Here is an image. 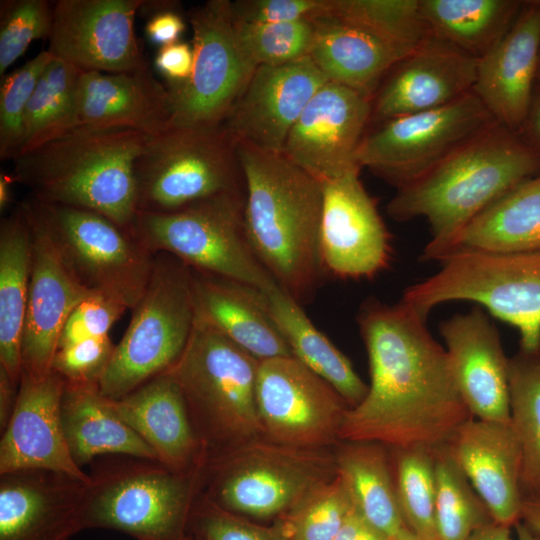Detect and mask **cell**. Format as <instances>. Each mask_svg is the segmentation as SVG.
<instances>
[{
  "label": "cell",
  "mask_w": 540,
  "mask_h": 540,
  "mask_svg": "<svg viewBox=\"0 0 540 540\" xmlns=\"http://www.w3.org/2000/svg\"><path fill=\"white\" fill-rule=\"evenodd\" d=\"M256 406L264 437L306 448L338 445L350 408L328 382L293 356L260 361Z\"/></svg>",
  "instance_id": "9a60e30c"
},
{
  "label": "cell",
  "mask_w": 540,
  "mask_h": 540,
  "mask_svg": "<svg viewBox=\"0 0 540 540\" xmlns=\"http://www.w3.org/2000/svg\"><path fill=\"white\" fill-rule=\"evenodd\" d=\"M76 109L77 127L127 128L152 136L173 125L170 92L147 63L120 73L82 71Z\"/></svg>",
  "instance_id": "4316f807"
},
{
  "label": "cell",
  "mask_w": 540,
  "mask_h": 540,
  "mask_svg": "<svg viewBox=\"0 0 540 540\" xmlns=\"http://www.w3.org/2000/svg\"><path fill=\"white\" fill-rule=\"evenodd\" d=\"M33 227L21 202L0 225V367L15 384L22 375V336L29 294Z\"/></svg>",
  "instance_id": "d6a6232c"
},
{
  "label": "cell",
  "mask_w": 540,
  "mask_h": 540,
  "mask_svg": "<svg viewBox=\"0 0 540 540\" xmlns=\"http://www.w3.org/2000/svg\"><path fill=\"white\" fill-rule=\"evenodd\" d=\"M326 0H238L231 1L234 21L283 23L312 20L323 14Z\"/></svg>",
  "instance_id": "681fc988"
},
{
  "label": "cell",
  "mask_w": 540,
  "mask_h": 540,
  "mask_svg": "<svg viewBox=\"0 0 540 540\" xmlns=\"http://www.w3.org/2000/svg\"><path fill=\"white\" fill-rule=\"evenodd\" d=\"M540 250V172L523 181L446 242L426 245L421 259L442 262L464 253Z\"/></svg>",
  "instance_id": "f546056e"
},
{
  "label": "cell",
  "mask_w": 540,
  "mask_h": 540,
  "mask_svg": "<svg viewBox=\"0 0 540 540\" xmlns=\"http://www.w3.org/2000/svg\"><path fill=\"white\" fill-rule=\"evenodd\" d=\"M371 116V99L328 81L293 125L282 154L322 184L361 170L356 156Z\"/></svg>",
  "instance_id": "e0dca14e"
},
{
  "label": "cell",
  "mask_w": 540,
  "mask_h": 540,
  "mask_svg": "<svg viewBox=\"0 0 540 540\" xmlns=\"http://www.w3.org/2000/svg\"><path fill=\"white\" fill-rule=\"evenodd\" d=\"M60 415L71 456L82 469L106 454L158 461L156 453L118 415L98 384L65 382Z\"/></svg>",
  "instance_id": "1f68e13d"
},
{
  "label": "cell",
  "mask_w": 540,
  "mask_h": 540,
  "mask_svg": "<svg viewBox=\"0 0 540 540\" xmlns=\"http://www.w3.org/2000/svg\"><path fill=\"white\" fill-rule=\"evenodd\" d=\"M115 346L107 335L60 347L54 355L52 370L67 383L99 385Z\"/></svg>",
  "instance_id": "7dc6e473"
},
{
  "label": "cell",
  "mask_w": 540,
  "mask_h": 540,
  "mask_svg": "<svg viewBox=\"0 0 540 540\" xmlns=\"http://www.w3.org/2000/svg\"><path fill=\"white\" fill-rule=\"evenodd\" d=\"M259 363L195 320L185 349L167 370L182 391L206 463L263 436L256 406Z\"/></svg>",
  "instance_id": "5b68a950"
},
{
  "label": "cell",
  "mask_w": 540,
  "mask_h": 540,
  "mask_svg": "<svg viewBox=\"0 0 540 540\" xmlns=\"http://www.w3.org/2000/svg\"><path fill=\"white\" fill-rule=\"evenodd\" d=\"M396 540H423V539L418 537L416 534H414L411 530H409L406 527L399 533V535L396 537Z\"/></svg>",
  "instance_id": "94428289"
},
{
  "label": "cell",
  "mask_w": 540,
  "mask_h": 540,
  "mask_svg": "<svg viewBox=\"0 0 540 540\" xmlns=\"http://www.w3.org/2000/svg\"><path fill=\"white\" fill-rule=\"evenodd\" d=\"M18 386L8 373L0 367V430L6 428L15 408Z\"/></svg>",
  "instance_id": "11a10c76"
},
{
  "label": "cell",
  "mask_w": 540,
  "mask_h": 540,
  "mask_svg": "<svg viewBox=\"0 0 540 540\" xmlns=\"http://www.w3.org/2000/svg\"><path fill=\"white\" fill-rule=\"evenodd\" d=\"M537 82H540V55H539L538 68H537Z\"/></svg>",
  "instance_id": "6125c7cd"
},
{
  "label": "cell",
  "mask_w": 540,
  "mask_h": 540,
  "mask_svg": "<svg viewBox=\"0 0 540 540\" xmlns=\"http://www.w3.org/2000/svg\"><path fill=\"white\" fill-rule=\"evenodd\" d=\"M163 4L160 8L153 9L154 12L145 26L147 38L159 48L178 42L186 27L181 15Z\"/></svg>",
  "instance_id": "816d5d0a"
},
{
  "label": "cell",
  "mask_w": 540,
  "mask_h": 540,
  "mask_svg": "<svg viewBox=\"0 0 540 540\" xmlns=\"http://www.w3.org/2000/svg\"><path fill=\"white\" fill-rule=\"evenodd\" d=\"M323 14L367 29L404 57L432 37L421 15L419 0H327Z\"/></svg>",
  "instance_id": "f35d334b"
},
{
  "label": "cell",
  "mask_w": 540,
  "mask_h": 540,
  "mask_svg": "<svg viewBox=\"0 0 540 540\" xmlns=\"http://www.w3.org/2000/svg\"><path fill=\"white\" fill-rule=\"evenodd\" d=\"M354 504L337 475L274 521L284 540H334Z\"/></svg>",
  "instance_id": "b9f144b4"
},
{
  "label": "cell",
  "mask_w": 540,
  "mask_h": 540,
  "mask_svg": "<svg viewBox=\"0 0 540 540\" xmlns=\"http://www.w3.org/2000/svg\"><path fill=\"white\" fill-rule=\"evenodd\" d=\"M138 213L165 214L245 194L237 143L222 125H171L149 139L135 164Z\"/></svg>",
  "instance_id": "ba28073f"
},
{
  "label": "cell",
  "mask_w": 540,
  "mask_h": 540,
  "mask_svg": "<svg viewBox=\"0 0 540 540\" xmlns=\"http://www.w3.org/2000/svg\"><path fill=\"white\" fill-rule=\"evenodd\" d=\"M521 521L540 536V495L523 496Z\"/></svg>",
  "instance_id": "9f6ffc18"
},
{
  "label": "cell",
  "mask_w": 540,
  "mask_h": 540,
  "mask_svg": "<svg viewBox=\"0 0 540 540\" xmlns=\"http://www.w3.org/2000/svg\"><path fill=\"white\" fill-rule=\"evenodd\" d=\"M335 451L338 476L357 511L396 538L406 525L397 501L390 448L376 442L341 441Z\"/></svg>",
  "instance_id": "e575fe53"
},
{
  "label": "cell",
  "mask_w": 540,
  "mask_h": 540,
  "mask_svg": "<svg viewBox=\"0 0 540 540\" xmlns=\"http://www.w3.org/2000/svg\"><path fill=\"white\" fill-rule=\"evenodd\" d=\"M271 316L291 354L328 382L349 407L359 404L368 391L350 360L315 325L279 286L265 293Z\"/></svg>",
  "instance_id": "836d02e7"
},
{
  "label": "cell",
  "mask_w": 540,
  "mask_h": 540,
  "mask_svg": "<svg viewBox=\"0 0 540 540\" xmlns=\"http://www.w3.org/2000/svg\"><path fill=\"white\" fill-rule=\"evenodd\" d=\"M81 72L66 61L51 59L28 102L18 156L77 127L76 96Z\"/></svg>",
  "instance_id": "74e56055"
},
{
  "label": "cell",
  "mask_w": 540,
  "mask_h": 540,
  "mask_svg": "<svg viewBox=\"0 0 540 540\" xmlns=\"http://www.w3.org/2000/svg\"><path fill=\"white\" fill-rule=\"evenodd\" d=\"M427 316L403 301L368 299L357 323L369 362L363 400L347 410L340 441L391 449H436L473 416L458 391L446 349Z\"/></svg>",
  "instance_id": "6da1fadb"
},
{
  "label": "cell",
  "mask_w": 540,
  "mask_h": 540,
  "mask_svg": "<svg viewBox=\"0 0 540 540\" xmlns=\"http://www.w3.org/2000/svg\"><path fill=\"white\" fill-rule=\"evenodd\" d=\"M0 75L37 39L49 38L52 8L46 0H5L0 10Z\"/></svg>",
  "instance_id": "f6af8a7d"
},
{
  "label": "cell",
  "mask_w": 540,
  "mask_h": 540,
  "mask_svg": "<svg viewBox=\"0 0 540 540\" xmlns=\"http://www.w3.org/2000/svg\"><path fill=\"white\" fill-rule=\"evenodd\" d=\"M518 134L540 151V82L535 85L528 115Z\"/></svg>",
  "instance_id": "db71d44e"
},
{
  "label": "cell",
  "mask_w": 540,
  "mask_h": 540,
  "mask_svg": "<svg viewBox=\"0 0 540 540\" xmlns=\"http://www.w3.org/2000/svg\"><path fill=\"white\" fill-rule=\"evenodd\" d=\"M143 0H58L47 51L82 71L120 73L147 62L134 21Z\"/></svg>",
  "instance_id": "2e32d148"
},
{
  "label": "cell",
  "mask_w": 540,
  "mask_h": 540,
  "mask_svg": "<svg viewBox=\"0 0 540 540\" xmlns=\"http://www.w3.org/2000/svg\"><path fill=\"white\" fill-rule=\"evenodd\" d=\"M148 139L133 129L78 126L18 156L11 174L40 201L99 213L130 232L135 164Z\"/></svg>",
  "instance_id": "3957f363"
},
{
  "label": "cell",
  "mask_w": 540,
  "mask_h": 540,
  "mask_svg": "<svg viewBox=\"0 0 540 540\" xmlns=\"http://www.w3.org/2000/svg\"><path fill=\"white\" fill-rule=\"evenodd\" d=\"M539 172L540 151L497 123L398 188L387 213L398 222L424 217L432 235L427 245H439Z\"/></svg>",
  "instance_id": "277c9868"
},
{
  "label": "cell",
  "mask_w": 540,
  "mask_h": 540,
  "mask_svg": "<svg viewBox=\"0 0 540 540\" xmlns=\"http://www.w3.org/2000/svg\"><path fill=\"white\" fill-rule=\"evenodd\" d=\"M397 501L406 527L423 540H439L435 522L434 449H391Z\"/></svg>",
  "instance_id": "60d3db41"
},
{
  "label": "cell",
  "mask_w": 540,
  "mask_h": 540,
  "mask_svg": "<svg viewBox=\"0 0 540 540\" xmlns=\"http://www.w3.org/2000/svg\"><path fill=\"white\" fill-rule=\"evenodd\" d=\"M360 169L322 184L320 253L327 275L370 279L390 265L391 235Z\"/></svg>",
  "instance_id": "ac0fdd59"
},
{
  "label": "cell",
  "mask_w": 540,
  "mask_h": 540,
  "mask_svg": "<svg viewBox=\"0 0 540 540\" xmlns=\"http://www.w3.org/2000/svg\"><path fill=\"white\" fill-rule=\"evenodd\" d=\"M511 529L494 521L475 531L467 540H514Z\"/></svg>",
  "instance_id": "6f0895ef"
},
{
  "label": "cell",
  "mask_w": 540,
  "mask_h": 540,
  "mask_svg": "<svg viewBox=\"0 0 540 540\" xmlns=\"http://www.w3.org/2000/svg\"><path fill=\"white\" fill-rule=\"evenodd\" d=\"M326 82L309 56L258 66L221 125L237 144L282 154L293 125Z\"/></svg>",
  "instance_id": "d6986e66"
},
{
  "label": "cell",
  "mask_w": 540,
  "mask_h": 540,
  "mask_svg": "<svg viewBox=\"0 0 540 540\" xmlns=\"http://www.w3.org/2000/svg\"><path fill=\"white\" fill-rule=\"evenodd\" d=\"M89 483L47 470L1 474L0 540H70L84 530Z\"/></svg>",
  "instance_id": "7402d4cb"
},
{
  "label": "cell",
  "mask_w": 540,
  "mask_h": 540,
  "mask_svg": "<svg viewBox=\"0 0 540 540\" xmlns=\"http://www.w3.org/2000/svg\"><path fill=\"white\" fill-rule=\"evenodd\" d=\"M111 401L118 415L152 448L160 463L180 473L205 468V454L184 396L168 371Z\"/></svg>",
  "instance_id": "83f0119b"
},
{
  "label": "cell",
  "mask_w": 540,
  "mask_h": 540,
  "mask_svg": "<svg viewBox=\"0 0 540 540\" xmlns=\"http://www.w3.org/2000/svg\"><path fill=\"white\" fill-rule=\"evenodd\" d=\"M434 461L438 539L467 540L494 520L446 445L434 449Z\"/></svg>",
  "instance_id": "ab89813d"
},
{
  "label": "cell",
  "mask_w": 540,
  "mask_h": 540,
  "mask_svg": "<svg viewBox=\"0 0 540 540\" xmlns=\"http://www.w3.org/2000/svg\"><path fill=\"white\" fill-rule=\"evenodd\" d=\"M126 310V307L106 296L90 294L67 318L57 349L85 339L109 335L114 323Z\"/></svg>",
  "instance_id": "c3c4849f"
},
{
  "label": "cell",
  "mask_w": 540,
  "mask_h": 540,
  "mask_svg": "<svg viewBox=\"0 0 540 540\" xmlns=\"http://www.w3.org/2000/svg\"><path fill=\"white\" fill-rule=\"evenodd\" d=\"M309 53L329 82L373 99L390 69L404 56L367 29L331 14L312 19Z\"/></svg>",
  "instance_id": "4dcf8cb0"
},
{
  "label": "cell",
  "mask_w": 540,
  "mask_h": 540,
  "mask_svg": "<svg viewBox=\"0 0 540 540\" xmlns=\"http://www.w3.org/2000/svg\"><path fill=\"white\" fill-rule=\"evenodd\" d=\"M540 0L524 1L502 39L478 60L474 94L496 122L519 133L537 83Z\"/></svg>",
  "instance_id": "484cf974"
},
{
  "label": "cell",
  "mask_w": 540,
  "mask_h": 540,
  "mask_svg": "<svg viewBox=\"0 0 540 540\" xmlns=\"http://www.w3.org/2000/svg\"><path fill=\"white\" fill-rule=\"evenodd\" d=\"M245 194H230L165 214L138 213L130 230L151 253H168L191 269L266 293L278 286L247 234Z\"/></svg>",
  "instance_id": "30bf717a"
},
{
  "label": "cell",
  "mask_w": 540,
  "mask_h": 540,
  "mask_svg": "<svg viewBox=\"0 0 540 540\" xmlns=\"http://www.w3.org/2000/svg\"><path fill=\"white\" fill-rule=\"evenodd\" d=\"M517 540H540V536L530 529L525 523L520 521L515 526Z\"/></svg>",
  "instance_id": "91938a15"
},
{
  "label": "cell",
  "mask_w": 540,
  "mask_h": 540,
  "mask_svg": "<svg viewBox=\"0 0 540 540\" xmlns=\"http://www.w3.org/2000/svg\"><path fill=\"white\" fill-rule=\"evenodd\" d=\"M27 209L33 227V250L21 347L22 373L41 378L52 371L67 318L92 292L69 272L28 206Z\"/></svg>",
  "instance_id": "d4e9b609"
},
{
  "label": "cell",
  "mask_w": 540,
  "mask_h": 540,
  "mask_svg": "<svg viewBox=\"0 0 540 540\" xmlns=\"http://www.w3.org/2000/svg\"><path fill=\"white\" fill-rule=\"evenodd\" d=\"M53 56L46 50L9 74L0 89V158L15 159L24 136V117L36 84Z\"/></svg>",
  "instance_id": "ee69618b"
},
{
  "label": "cell",
  "mask_w": 540,
  "mask_h": 540,
  "mask_svg": "<svg viewBox=\"0 0 540 540\" xmlns=\"http://www.w3.org/2000/svg\"><path fill=\"white\" fill-rule=\"evenodd\" d=\"M189 540H203L202 538H200L199 536H196V535H193V534H190V538Z\"/></svg>",
  "instance_id": "be15d7a7"
},
{
  "label": "cell",
  "mask_w": 540,
  "mask_h": 540,
  "mask_svg": "<svg viewBox=\"0 0 540 540\" xmlns=\"http://www.w3.org/2000/svg\"><path fill=\"white\" fill-rule=\"evenodd\" d=\"M73 277L88 291L132 310L150 280L155 254L99 213L25 200Z\"/></svg>",
  "instance_id": "7c38bea8"
},
{
  "label": "cell",
  "mask_w": 540,
  "mask_h": 540,
  "mask_svg": "<svg viewBox=\"0 0 540 540\" xmlns=\"http://www.w3.org/2000/svg\"><path fill=\"white\" fill-rule=\"evenodd\" d=\"M523 2L419 0V6L432 37L479 60L507 33Z\"/></svg>",
  "instance_id": "d590c367"
},
{
  "label": "cell",
  "mask_w": 540,
  "mask_h": 540,
  "mask_svg": "<svg viewBox=\"0 0 540 540\" xmlns=\"http://www.w3.org/2000/svg\"><path fill=\"white\" fill-rule=\"evenodd\" d=\"M16 183L12 174H0V210L3 212L12 200V186Z\"/></svg>",
  "instance_id": "680465c9"
},
{
  "label": "cell",
  "mask_w": 540,
  "mask_h": 540,
  "mask_svg": "<svg viewBox=\"0 0 540 540\" xmlns=\"http://www.w3.org/2000/svg\"><path fill=\"white\" fill-rule=\"evenodd\" d=\"M375 124L360 143L357 163L398 189L497 122L472 91L443 107Z\"/></svg>",
  "instance_id": "4fadbf2b"
},
{
  "label": "cell",
  "mask_w": 540,
  "mask_h": 540,
  "mask_svg": "<svg viewBox=\"0 0 540 540\" xmlns=\"http://www.w3.org/2000/svg\"><path fill=\"white\" fill-rule=\"evenodd\" d=\"M510 421L521 451L523 496L540 495V348L509 358Z\"/></svg>",
  "instance_id": "8d00e7d4"
},
{
  "label": "cell",
  "mask_w": 540,
  "mask_h": 540,
  "mask_svg": "<svg viewBox=\"0 0 540 540\" xmlns=\"http://www.w3.org/2000/svg\"><path fill=\"white\" fill-rule=\"evenodd\" d=\"M132 311L99 382L111 400L166 372L182 354L195 323L191 268L168 253H156L148 285Z\"/></svg>",
  "instance_id": "9c48e42d"
},
{
  "label": "cell",
  "mask_w": 540,
  "mask_h": 540,
  "mask_svg": "<svg viewBox=\"0 0 540 540\" xmlns=\"http://www.w3.org/2000/svg\"><path fill=\"white\" fill-rule=\"evenodd\" d=\"M446 447L487 506L493 520L513 528L521 521V451L509 420L470 418Z\"/></svg>",
  "instance_id": "cb8c5ba5"
},
{
  "label": "cell",
  "mask_w": 540,
  "mask_h": 540,
  "mask_svg": "<svg viewBox=\"0 0 540 540\" xmlns=\"http://www.w3.org/2000/svg\"><path fill=\"white\" fill-rule=\"evenodd\" d=\"M243 53L255 67L278 66L309 56L314 26L312 20L283 23L234 21Z\"/></svg>",
  "instance_id": "7bdbcfd3"
},
{
  "label": "cell",
  "mask_w": 540,
  "mask_h": 540,
  "mask_svg": "<svg viewBox=\"0 0 540 540\" xmlns=\"http://www.w3.org/2000/svg\"><path fill=\"white\" fill-rule=\"evenodd\" d=\"M90 476L84 530H113L137 540H189L204 469L180 473L158 461L128 457Z\"/></svg>",
  "instance_id": "52a82bcc"
},
{
  "label": "cell",
  "mask_w": 540,
  "mask_h": 540,
  "mask_svg": "<svg viewBox=\"0 0 540 540\" xmlns=\"http://www.w3.org/2000/svg\"><path fill=\"white\" fill-rule=\"evenodd\" d=\"M407 287L402 300L424 315L438 304L470 301L515 327L521 349L540 348V250L519 253H464Z\"/></svg>",
  "instance_id": "8fae6325"
},
{
  "label": "cell",
  "mask_w": 540,
  "mask_h": 540,
  "mask_svg": "<svg viewBox=\"0 0 540 540\" xmlns=\"http://www.w3.org/2000/svg\"><path fill=\"white\" fill-rule=\"evenodd\" d=\"M195 320L259 361L292 356L264 292L250 285L191 269Z\"/></svg>",
  "instance_id": "f1b7e54d"
},
{
  "label": "cell",
  "mask_w": 540,
  "mask_h": 540,
  "mask_svg": "<svg viewBox=\"0 0 540 540\" xmlns=\"http://www.w3.org/2000/svg\"><path fill=\"white\" fill-rule=\"evenodd\" d=\"M253 251L278 286L308 302L326 277L320 253L322 183L283 154L237 144Z\"/></svg>",
  "instance_id": "7a4b0ae2"
},
{
  "label": "cell",
  "mask_w": 540,
  "mask_h": 540,
  "mask_svg": "<svg viewBox=\"0 0 540 540\" xmlns=\"http://www.w3.org/2000/svg\"><path fill=\"white\" fill-rule=\"evenodd\" d=\"M439 330L458 391L471 415L509 420V358L490 318L474 308L444 320Z\"/></svg>",
  "instance_id": "603a6c76"
},
{
  "label": "cell",
  "mask_w": 540,
  "mask_h": 540,
  "mask_svg": "<svg viewBox=\"0 0 540 540\" xmlns=\"http://www.w3.org/2000/svg\"><path fill=\"white\" fill-rule=\"evenodd\" d=\"M335 447H297L264 436L249 440L206 463L202 494L248 519L276 521L336 478Z\"/></svg>",
  "instance_id": "8992f818"
},
{
  "label": "cell",
  "mask_w": 540,
  "mask_h": 540,
  "mask_svg": "<svg viewBox=\"0 0 540 540\" xmlns=\"http://www.w3.org/2000/svg\"><path fill=\"white\" fill-rule=\"evenodd\" d=\"M194 63L193 48L185 42L160 47L155 57L156 69L167 79L168 85L188 80Z\"/></svg>",
  "instance_id": "f907efd6"
},
{
  "label": "cell",
  "mask_w": 540,
  "mask_h": 540,
  "mask_svg": "<svg viewBox=\"0 0 540 540\" xmlns=\"http://www.w3.org/2000/svg\"><path fill=\"white\" fill-rule=\"evenodd\" d=\"M193 69L187 81L167 85L173 124L221 125L256 67L243 53L234 30L231 1L210 0L189 13Z\"/></svg>",
  "instance_id": "5bb4252c"
},
{
  "label": "cell",
  "mask_w": 540,
  "mask_h": 540,
  "mask_svg": "<svg viewBox=\"0 0 540 540\" xmlns=\"http://www.w3.org/2000/svg\"><path fill=\"white\" fill-rule=\"evenodd\" d=\"M64 379L53 370L35 378L22 373L12 416L0 440V475L47 470L90 482L73 460L63 432Z\"/></svg>",
  "instance_id": "ffe728a7"
},
{
  "label": "cell",
  "mask_w": 540,
  "mask_h": 540,
  "mask_svg": "<svg viewBox=\"0 0 540 540\" xmlns=\"http://www.w3.org/2000/svg\"><path fill=\"white\" fill-rule=\"evenodd\" d=\"M478 60L429 38L398 61L372 99L371 122L433 110L473 91Z\"/></svg>",
  "instance_id": "44dd1931"
},
{
  "label": "cell",
  "mask_w": 540,
  "mask_h": 540,
  "mask_svg": "<svg viewBox=\"0 0 540 540\" xmlns=\"http://www.w3.org/2000/svg\"><path fill=\"white\" fill-rule=\"evenodd\" d=\"M334 540H396L371 525L353 506Z\"/></svg>",
  "instance_id": "f5cc1de1"
},
{
  "label": "cell",
  "mask_w": 540,
  "mask_h": 540,
  "mask_svg": "<svg viewBox=\"0 0 540 540\" xmlns=\"http://www.w3.org/2000/svg\"><path fill=\"white\" fill-rule=\"evenodd\" d=\"M190 534L203 540H284L275 524L263 526L227 511L202 493L193 511Z\"/></svg>",
  "instance_id": "bcb514c9"
}]
</instances>
